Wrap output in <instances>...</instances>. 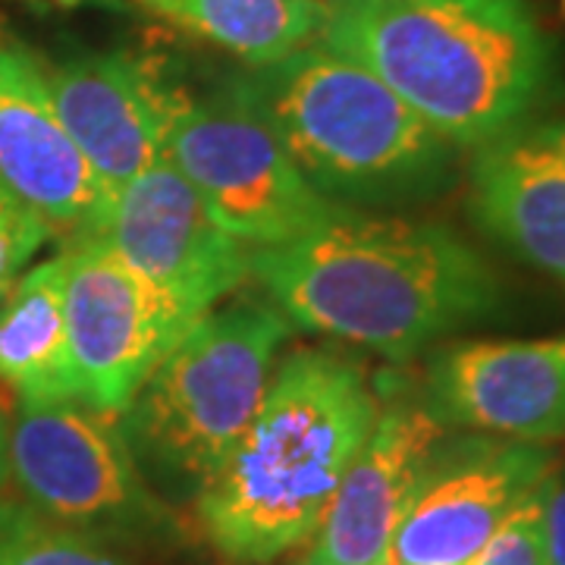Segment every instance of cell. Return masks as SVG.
I'll list each match as a JSON object with an SVG mask.
<instances>
[{
	"label": "cell",
	"mask_w": 565,
	"mask_h": 565,
	"mask_svg": "<svg viewBox=\"0 0 565 565\" xmlns=\"http://www.w3.org/2000/svg\"><path fill=\"white\" fill-rule=\"evenodd\" d=\"M289 321L267 299L217 305L145 377L120 412L141 475L170 505H192L255 418Z\"/></svg>",
	"instance_id": "cell-5"
},
{
	"label": "cell",
	"mask_w": 565,
	"mask_h": 565,
	"mask_svg": "<svg viewBox=\"0 0 565 565\" xmlns=\"http://www.w3.org/2000/svg\"><path fill=\"white\" fill-rule=\"evenodd\" d=\"M248 66L282 61L321 39L333 13L330 0H139Z\"/></svg>",
	"instance_id": "cell-17"
},
{
	"label": "cell",
	"mask_w": 565,
	"mask_h": 565,
	"mask_svg": "<svg viewBox=\"0 0 565 565\" xmlns=\"http://www.w3.org/2000/svg\"><path fill=\"white\" fill-rule=\"evenodd\" d=\"M10 487V415L0 405V497H7Z\"/></svg>",
	"instance_id": "cell-22"
},
{
	"label": "cell",
	"mask_w": 565,
	"mask_h": 565,
	"mask_svg": "<svg viewBox=\"0 0 565 565\" xmlns=\"http://www.w3.org/2000/svg\"><path fill=\"white\" fill-rule=\"evenodd\" d=\"M10 484L57 525L122 553L180 556L195 534L141 475L120 415L82 399L22 403L10 415Z\"/></svg>",
	"instance_id": "cell-6"
},
{
	"label": "cell",
	"mask_w": 565,
	"mask_h": 565,
	"mask_svg": "<svg viewBox=\"0 0 565 565\" xmlns=\"http://www.w3.org/2000/svg\"><path fill=\"white\" fill-rule=\"evenodd\" d=\"M248 274L289 327L412 362L449 333L493 318L503 282L446 223L340 207L277 248H255Z\"/></svg>",
	"instance_id": "cell-1"
},
{
	"label": "cell",
	"mask_w": 565,
	"mask_h": 565,
	"mask_svg": "<svg viewBox=\"0 0 565 565\" xmlns=\"http://www.w3.org/2000/svg\"><path fill=\"white\" fill-rule=\"evenodd\" d=\"M563 10H565V0H563Z\"/></svg>",
	"instance_id": "cell-25"
},
{
	"label": "cell",
	"mask_w": 565,
	"mask_h": 565,
	"mask_svg": "<svg viewBox=\"0 0 565 565\" xmlns=\"http://www.w3.org/2000/svg\"><path fill=\"white\" fill-rule=\"evenodd\" d=\"M333 3H371V0H333Z\"/></svg>",
	"instance_id": "cell-24"
},
{
	"label": "cell",
	"mask_w": 565,
	"mask_h": 565,
	"mask_svg": "<svg viewBox=\"0 0 565 565\" xmlns=\"http://www.w3.org/2000/svg\"><path fill=\"white\" fill-rule=\"evenodd\" d=\"M44 3H61V7H70V3H82V0H44Z\"/></svg>",
	"instance_id": "cell-23"
},
{
	"label": "cell",
	"mask_w": 565,
	"mask_h": 565,
	"mask_svg": "<svg viewBox=\"0 0 565 565\" xmlns=\"http://www.w3.org/2000/svg\"><path fill=\"white\" fill-rule=\"evenodd\" d=\"M546 484V481H544ZM544 484L515 505L468 565H550L544 527Z\"/></svg>",
	"instance_id": "cell-20"
},
{
	"label": "cell",
	"mask_w": 565,
	"mask_h": 565,
	"mask_svg": "<svg viewBox=\"0 0 565 565\" xmlns=\"http://www.w3.org/2000/svg\"><path fill=\"white\" fill-rule=\"evenodd\" d=\"M321 44L371 70L459 151L563 95V44L531 0L333 3Z\"/></svg>",
	"instance_id": "cell-2"
},
{
	"label": "cell",
	"mask_w": 565,
	"mask_h": 565,
	"mask_svg": "<svg viewBox=\"0 0 565 565\" xmlns=\"http://www.w3.org/2000/svg\"><path fill=\"white\" fill-rule=\"evenodd\" d=\"M51 236L54 230L41 221L39 211L0 180V299L29 270Z\"/></svg>",
	"instance_id": "cell-19"
},
{
	"label": "cell",
	"mask_w": 565,
	"mask_h": 565,
	"mask_svg": "<svg viewBox=\"0 0 565 565\" xmlns=\"http://www.w3.org/2000/svg\"><path fill=\"white\" fill-rule=\"evenodd\" d=\"M0 180L54 233L79 239L98 223L102 189L63 129L44 70L7 41H0Z\"/></svg>",
	"instance_id": "cell-15"
},
{
	"label": "cell",
	"mask_w": 565,
	"mask_h": 565,
	"mask_svg": "<svg viewBox=\"0 0 565 565\" xmlns=\"http://www.w3.org/2000/svg\"><path fill=\"white\" fill-rule=\"evenodd\" d=\"M556 465L544 444L446 430L386 565H468Z\"/></svg>",
	"instance_id": "cell-10"
},
{
	"label": "cell",
	"mask_w": 565,
	"mask_h": 565,
	"mask_svg": "<svg viewBox=\"0 0 565 565\" xmlns=\"http://www.w3.org/2000/svg\"><path fill=\"white\" fill-rule=\"evenodd\" d=\"M0 565H139L129 553L0 497Z\"/></svg>",
	"instance_id": "cell-18"
},
{
	"label": "cell",
	"mask_w": 565,
	"mask_h": 565,
	"mask_svg": "<svg viewBox=\"0 0 565 565\" xmlns=\"http://www.w3.org/2000/svg\"><path fill=\"white\" fill-rule=\"evenodd\" d=\"M381 403L343 352L302 345L277 359L255 418L192 503L207 546L226 565H270L308 544Z\"/></svg>",
	"instance_id": "cell-3"
},
{
	"label": "cell",
	"mask_w": 565,
	"mask_h": 565,
	"mask_svg": "<svg viewBox=\"0 0 565 565\" xmlns=\"http://www.w3.org/2000/svg\"><path fill=\"white\" fill-rule=\"evenodd\" d=\"M289 158L340 207H399L444 195L459 148L437 136L362 63L305 44L236 76Z\"/></svg>",
	"instance_id": "cell-4"
},
{
	"label": "cell",
	"mask_w": 565,
	"mask_h": 565,
	"mask_svg": "<svg viewBox=\"0 0 565 565\" xmlns=\"http://www.w3.org/2000/svg\"><path fill=\"white\" fill-rule=\"evenodd\" d=\"M444 434V424L427 415L418 396H386L296 565H386Z\"/></svg>",
	"instance_id": "cell-13"
},
{
	"label": "cell",
	"mask_w": 565,
	"mask_h": 565,
	"mask_svg": "<svg viewBox=\"0 0 565 565\" xmlns=\"http://www.w3.org/2000/svg\"><path fill=\"white\" fill-rule=\"evenodd\" d=\"M544 527L550 565H565V465H556L544 484Z\"/></svg>",
	"instance_id": "cell-21"
},
{
	"label": "cell",
	"mask_w": 565,
	"mask_h": 565,
	"mask_svg": "<svg viewBox=\"0 0 565 565\" xmlns=\"http://www.w3.org/2000/svg\"><path fill=\"white\" fill-rule=\"evenodd\" d=\"M167 158L207 214L252 252L292 243L340 211L305 180L236 76L204 98L180 92Z\"/></svg>",
	"instance_id": "cell-7"
},
{
	"label": "cell",
	"mask_w": 565,
	"mask_h": 565,
	"mask_svg": "<svg viewBox=\"0 0 565 565\" xmlns=\"http://www.w3.org/2000/svg\"><path fill=\"white\" fill-rule=\"evenodd\" d=\"M63 258L66 337L82 403L120 415L189 323L102 239L79 236L63 248Z\"/></svg>",
	"instance_id": "cell-9"
},
{
	"label": "cell",
	"mask_w": 565,
	"mask_h": 565,
	"mask_svg": "<svg viewBox=\"0 0 565 565\" xmlns=\"http://www.w3.org/2000/svg\"><path fill=\"white\" fill-rule=\"evenodd\" d=\"M88 236L161 289L189 327L248 277V245L207 214L167 154L104 204Z\"/></svg>",
	"instance_id": "cell-8"
},
{
	"label": "cell",
	"mask_w": 565,
	"mask_h": 565,
	"mask_svg": "<svg viewBox=\"0 0 565 565\" xmlns=\"http://www.w3.org/2000/svg\"><path fill=\"white\" fill-rule=\"evenodd\" d=\"M468 207L500 248L565 286V114L531 117L478 145Z\"/></svg>",
	"instance_id": "cell-14"
},
{
	"label": "cell",
	"mask_w": 565,
	"mask_h": 565,
	"mask_svg": "<svg viewBox=\"0 0 565 565\" xmlns=\"http://www.w3.org/2000/svg\"><path fill=\"white\" fill-rule=\"evenodd\" d=\"M63 282L61 252L29 267L0 299V384L22 403L82 399L66 337Z\"/></svg>",
	"instance_id": "cell-16"
},
{
	"label": "cell",
	"mask_w": 565,
	"mask_h": 565,
	"mask_svg": "<svg viewBox=\"0 0 565 565\" xmlns=\"http://www.w3.org/2000/svg\"><path fill=\"white\" fill-rule=\"evenodd\" d=\"M418 399L446 430L544 446L565 440V333L440 345L427 359Z\"/></svg>",
	"instance_id": "cell-11"
},
{
	"label": "cell",
	"mask_w": 565,
	"mask_h": 565,
	"mask_svg": "<svg viewBox=\"0 0 565 565\" xmlns=\"http://www.w3.org/2000/svg\"><path fill=\"white\" fill-rule=\"evenodd\" d=\"M44 76L104 204L167 154V129L182 88L163 82L151 63L129 51H82Z\"/></svg>",
	"instance_id": "cell-12"
}]
</instances>
